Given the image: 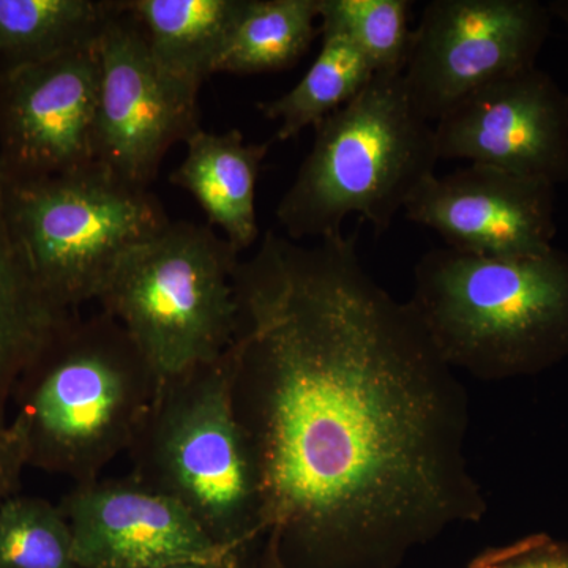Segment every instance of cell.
<instances>
[{"label": "cell", "instance_id": "obj_5", "mask_svg": "<svg viewBox=\"0 0 568 568\" xmlns=\"http://www.w3.org/2000/svg\"><path fill=\"white\" fill-rule=\"evenodd\" d=\"M227 351L160 383L129 454L136 480L178 503L216 547L246 556L264 538L263 484L235 416Z\"/></svg>", "mask_w": 568, "mask_h": 568}, {"label": "cell", "instance_id": "obj_2", "mask_svg": "<svg viewBox=\"0 0 568 568\" xmlns=\"http://www.w3.org/2000/svg\"><path fill=\"white\" fill-rule=\"evenodd\" d=\"M160 379L108 313H74L33 358L14 390L11 428L28 467L78 484L130 452Z\"/></svg>", "mask_w": 568, "mask_h": 568}, {"label": "cell", "instance_id": "obj_12", "mask_svg": "<svg viewBox=\"0 0 568 568\" xmlns=\"http://www.w3.org/2000/svg\"><path fill=\"white\" fill-rule=\"evenodd\" d=\"M405 215L436 231L448 248L503 260L551 252L558 233L556 186L485 164L429 175Z\"/></svg>", "mask_w": 568, "mask_h": 568}, {"label": "cell", "instance_id": "obj_19", "mask_svg": "<svg viewBox=\"0 0 568 568\" xmlns=\"http://www.w3.org/2000/svg\"><path fill=\"white\" fill-rule=\"evenodd\" d=\"M320 20L317 0H246L219 73L290 69L310 50Z\"/></svg>", "mask_w": 568, "mask_h": 568}, {"label": "cell", "instance_id": "obj_17", "mask_svg": "<svg viewBox=\"0 0 568 568\" xmlns=\"http://www.w3.org/2000/svg\"><path fill=\"white\" fill-rule=\"evenodd\" d=\"M43 293L14 248L2 209L0 181V425L21 376L71 316Z\"/></svg>", "mask_w": 568, "mask_h": 568}, {"label": "cell", "instance_id": "obj_18", "mask_svg": "<svg viewBox=\"0 0 568 568\" xmlns=\"http://www.w3.org/2000/svg\"><path fill=\"white\" fill-rule=\"evenodd\" d=\"M375 74V67L353 41L324 33L320 54L305 77L278 99L260 103V111L280 123L275 141H290L349 103Z\"/></svg>", "mask_w": 568, "mask_h": 568}, {"label": "cell", "instance_id": "obj_4", "mask_svg": "<svg viewBox=\"0 0 568 568\" xmlns=\"http://www.w3.org/2000/svg\"><path fill=\"white\" fill-rule=\"evenodd\" d=\"M315 133L312 151L276 205V220L291 241L343 234L349 215L383 235L422 182L436 174L435 125L414 106L402 73H376Z\"/></svg>", "mask_w": 568, "mask_h": 568}, {"label": "cell", "instance_id": "obj_22", "mask_svg": "<svg viewBox=\"0 0 568 568\" xmlns=\"http://www.w3.org/2000/svg\"><path fill=\"white\" fill-rule=\"evenodd\" d=\"M465 568H568V541L549 534H530L489 548Z\"/></svg>", "mask_w": 568, "mask_h": 568}, {"label": "cell", "instance_id": "obj_7", "mask_svg": "<svg viewBox=\"0 0 568 568\" xmlns=\"http://www.w3.org/2000/svg\"><path fill=\"white\" fill-rule=\"evenodd\" d=\"M0 181L14 248L43 293L70 312L99 301L123 254L171 223L155 194L99 162L47 178L0 174Z\"/></svg>", "mask_w": 568, "mask_h": 568}, {"label": "cell", "instance_id": "obj_11", "mask_svg": "<svg viewBox=\"0 0 568 568\" xmlns=\"http://www.w3.org/2000/svg\"><path fill=\"white\" fill-rule=\"evenodd\" d=\"M99 85V47L0 78V174L47 178L97 163Z\"/></svg>", "mask_w": 568, "mask_h": 568}, {"label": "cell", "instance_id": "obj_24", "mask_svg": "<svg viewBox=\"0 0 568 568\" xmlns=\"http://www.w3.org/2000/svg\"><path fill=\"white\" fill-rule=\"evenodd\" d=\"M159 568H250L246 556H227L222 559H193L168 564Z\"/></svg>", "mask_w": 568, "mask_h": 568}, {"label": "cell", "instance_id": "obj_26", "mask_svg": "<svg viewBox=\"0 0 568 568\" xmlns=\"http://www.w3.org/2000/svg\"><path fill=\"white\" fill-rule=\"evenodd\" d=\"M548 7L549 11H551L552 18L562 22L568 39V0H551V2L548 3Z\"/></svg>", "mask_w": 568, "mask_h": 568}, {"label": "cell", "instance_id": "obj_6", "mask_svg": "<svg viewBox=\"0 0 568 568\" xmlns=\"http://www.w3.org/2000/svg\"><path fill=\"white\" fill-rule=\"evenodd\" d=\"M239 263L241 253L211 226L171 222L123 254L97 302L163 383L211 364L233 345Z\"/></svg>", "mask_w": 568, "mask_h": 568}, {"label": "cell", "instance_id": "obj_8", "mask_svg": "<svg viewBox=\"0 0 568 568\" xmlns=\"http://www.w3.org/2000/svg\"><path fill=\"white\" fill-rule=\"evenodd\" d=\"M538 0H432L413 31L403 81L429 123L467 95L537 67L552 24Z\"/></svg>", "mask_w": 568, "mask_h": 568}, {"label": "cell", "instance_id": "obj_9", "mask_svg": "<svg viewBox=\"0 0 568 568\" xmlns=\"http://www.w3.org/2000/svg\"><path fill=\"white\" fill-rule=\"evenodd\" d=\"M99 55L97 162L122 181L149 189L168 151L201 129L200 92L159 65L119 0Z\"/></svg>", "mask_w": 568, "mask_h": 568}, {"label": "cell", "instance_id": "obj_20", "mask_svg": "<svg viewBox=\"0 0 568 568\" xmlns=\"http://www.w3.org/2000/svg\"><path fill=\"white\" fill-rule=\"evenodd\" d=\"M409 0H317L320 32L353 41L376 73H403L413 31Z\"/></svg>", "mask_w": 568, "mask_h": 568}, {"label": "cell", "instance_id": "obj_23", "mask_svg": "<svg viewBox=\"0 0 568 568\" xmlns=\"http://www.w3.org/2000/svg\"><path fill=\"white\" fill-rule=\"evenodd\" d=\"M26 467L24 450L10 422L0 425V504L18 495Z\"/></svg>", "mask_w": 568, "mask_h": 568}, {"label": "cell", "instance_id": "obj_10", "mask_svg": "<svg viewBox=\"0 0 568 568\" xmlns=\"http://www.w3.org/2000/svg\"><path fill=\"white\" fill-rule=\"evenodd\" d=\"M439 160L568 183V93L532 67L467 95L435 123Z\"/></svg>", "mask_w": 568, "mask_h": 568}, {"label": "cell", "instance_id": "obj_1", "mask_svg": "<svg viewBox=\"0 0 568 568\" xmlns=\"http://www.w3.org/2000/svg\"><path fill=\"white\" fill-rule=\"evenodd\" d=\"M357 237L268 231L234 275L233 403L283 568H399L488 511L465 384Z\"/></svg>", "mask_w": 568, "mask_h": 568}, {"label": "cell", "instance_id": "obj_25", "mask_svg": "<svg viewBox=\"0 0 568 568\" xmlns=\"http://www.w3.org/2000/svg\"><path fill=\"white\" fill-rule=\"evenodd\" d=\"M250 568H283V566L272 545L263 540V547H261L256 560H254L253 566H250Z\"/></svg>", "mask_w": 568, "mask_h": 568}, {"label": "cell", "instance_id": "obj_21", "mask_svg": "<svg viewBox=\"0 0 568 568\" xmlns=\"http://www.w3.org/2000/svg\"><path fill=\"white\" fill-rule=\"evenodd\" d=\"M0 568H80L61 507L18 495L0 504Z\"/></svg>", "mask_w": 568, "mask_h": 568}, {"label": "cell", "instance_id": "obj_16", "mask_svg": "<svg viewBox=\"0 0 568 568\" xmlns=\"http://www.w3.org/2000/svg\"><path fill=\"white\" fill-rule=\"evenodd\" d=\"M115 0H0V78L99 47Z\"/></svg>", "mask_w": 568, "mask_h": 568}, {"label": "cell", "instance_id": "obj_13", "mask_svg": "<svg viewBox=\"0 0 568 568\" xmlns=\"http://www.w3.org/2000/svg\"><path fill=\"white\" fill-rule=\"evenodd\" d=\"M59 507L80 568H159L242 556L216 547L178 503L133 476L74 485Z\"/></svg>", "mask_w": 568, "mask_h": 568}, {"label": "cell", "instance_id": "obj_3", "mask_svg": "<svg viewBox=\"0 0 568 568\" xmlns=\"http://www.w3.org/2000/svg\"><path fill=\"white\" fill-rule=\"evenodd\" d=\"M409 302L457 373L499 383L568 361V253L556 246L514 260L429 250Z\"/></svg>", "mask_w": 568, "mask_h": 568}, {"label": "cell", "instance_id": "obj_15", "mask_svg": "<svg viewBox=\"0 0 568 568\" xmlns=\"http://www.w3.org/2000/svg\"><path fill=\"white\" fill-rule=\"evenodd\" d=\"M166 73L200 92L241 21L246 0H119Z\"/></svg>", "mask_w": 568, "mask_h": 568}, {"label": "cell", "instance_id": "obj_14", "mask_svg": "<svg viewBox=\"0 0 568 568\" xmlns=\"http://www.w3.org/2000/svg\"><path fill=\"white\" fill-rule=\"evenodd\" d=\"M185 144V159L171 174V183L192 194L209 226L220 227L223 237L244 252L260 237L256 185L271 142H246L235 129H200Z\"/></svg>", "mask_w": 568, "mask_h": 568}]
</instances>
